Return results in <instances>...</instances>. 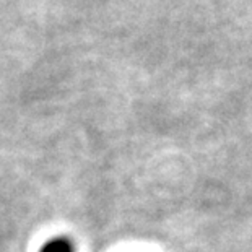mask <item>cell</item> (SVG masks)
<instances>
[{
    "label": "cell",
    "instance_id": "1",
    "mask_svg": "<svg viewBox=\"0 0 252 252\" xmlns=\"http://www.w3.org/2000/svg\"><path fill=\"white\" fill-rule=\"evenodd\" d=\"M41 252H73V246L65 238H56L47 241Z\"/></svg>",
    "mask_w": 252,
    "mask_h": 252
}]
</instances>
